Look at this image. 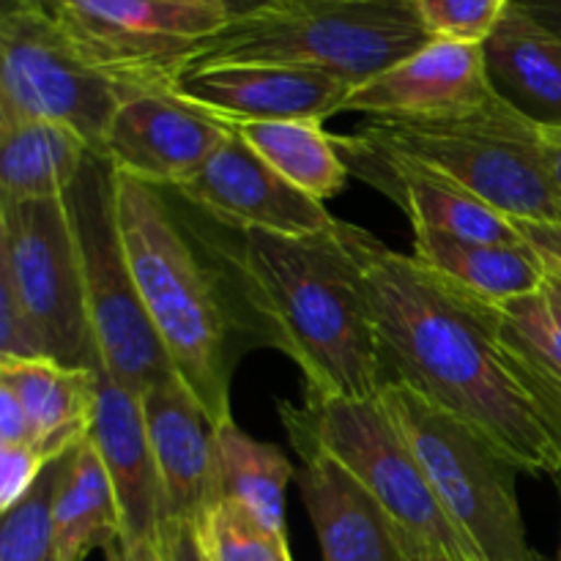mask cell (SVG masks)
<instances>
[{
  "instance_id": "1",
  "label": "cell",
  "mask_w": 561,
  "mask_h": 561,
  "mask_svg": "<svg viewBox=\"0 0 561 561\" xmlns=\"http://www.w3.org/2000/svg\"><path fill=\"white\" fill-rule=\"evenodd\" d=\"M356 261L387 378L453 414L526 474L561 471V383L515 348L502 307L337 222Z\"/></svg>"
},
{
  "instance_id": "2",
  "label": "cell",
  "mask_w": 561,
  "mask_h": 561,
  "mask_svg": "<svg viewBox=\"0 0 561 561\" xmlns=\"http://www.w3.org/2000/svg\"><path fill=\"white\" fill-rule=\"evenodd\" d=\"M340 222V219H337ZM233 272L263 340L305 376L312 398L370 400L387 381L356 261L329 233H241Z\"/></svg>"
},
{
  "instance_id": "3",
  "label": "cell",
  "mask_w": 561,
  "mask_h": 561,
  "mask_svg": "<svg viewBox=\"0 0 561 561\" xmlns=\"http://www.w3.org/2000/svg\"><path fill=\"white\" fill-rule=\"evenodd\" d=\"M164 190L115 173V211L142 310L214 425L230 420L233 316Z\"/></svg>"
},
{
  "instance_id": "4",
  "label": "cell",
  "mask_w": 561,
  "mask_h": 561,
  "mask_svg": "<svg viewBox=\"0 0 561 561\" xmlns=\"http://www.w3.org/2000/svg\"><path fill=\"white\" fill-rule=\"evenodd\" d=\"M431 38L416 0H261L197 44L184 71L225 64L294 66L356 88Z\"/></svg>"
},
{
  "instance_id": "5",
  "label": "cell",
  "mask_w": 561,
  "mask_h": 561,
  "mask_svg": "<svg viewBox=\"0 0 561 561\" xmlns=\"http://www.w3.org/2000/svg\"><path fill=\"white\" fill-rule=\"evenodd\" d=\"M356 137L378 151L436 170L507 217L561 222L542 129L499 96L460 118H367Z\"/></svg>"
},
{
  "instance_id": "6",
  "label": "cell",
  "mask_w": 561,
  "mask_h": 561,
  "mask_svg": "<svg viewBox=\"0 0 561 561\" xmlns=\"http://www.w3.org/2000/svg\"><path fill=\"white\" fill-rule=\"evenodd\" d=\"M376 398L477 561L542 559L526 537L518 466L409 383L387 378Z\"/></svg>"
},
{
  "instance_id": "7",
  "label": "cell",
  "mask_w": 561,
  "mask_h": 561,
  "mask_svg": "<svg viewBox=\"0 0 561 561\" xmlns=\"http://www.w3.org/2000/svg\"><path fill=\"white\" fill-rule=\"evenodd\" d=\"M296 453L316 449L351 471L403 535L411 561H477L433 496L420 463L378 398H312L279 403Z\"/></svg>"
},
{
  "instance_id": "8",
  "label": "cell",
  "mask_w": 561,
  "mask_h": 561,
  "mask_svg": "<svg viewBox=\"0 0 561 561\" xmlns=\"http://www.w3.org/2000/svg\"><path fill=\"white\" fill-rule=\"evenodd\" d=\"M80 250L82 285L99 365L126 387L146 392L173 376L168 354L142 310L115 211V170L91 153L64 195Z\"/></svg>"
},
{
  "instance_id": "9",
  "label": "cell",
  "mask_w": 561,
  "mask_h": 561,
  "mask_svg": "<svg viewBox=\"0 0 561 561\" xmlns=\"http://www.w3.org/2000/svg\"><path fill=\"white\" fill-rule=\"evenodd\" d=\"M93 69L129 91L173 88L197 44L236 14L228 0H33Z\"/></svg>"
},
{
  "instance_id": "10",
  "label": "cell",
  "mask_w": 561,
  "mask_h": 561,
  "mask_svg": "<svg viewBox=\"0 0 561 561\" xmlns=\"http://www.w3.org/2000/svg\"><path fill=\"white\" fill-rule=\"evenodd\" d=\"M129 93L77 55L33 0H3L0 14V121H55L102 157L104 135Z\"/></svg>"
},
{
  "instance_id": "11",
  "label": "cell",
  "mask_w": 561,
  "mask_h": 561,
  "mask_svg": "<svg viewBox=\"0 0 561 561\" xmlns=\"http://www.w3.org/2000/svg\"><path fill=\"white\" fill-rule=\"evenodd\" d=\"M0 283L42 329L66 367H102L82 285L80 250L64 197L0 203Z\"/></svg>"
},
{
  "instance_id": "12",
  "label": "cell",
  "mask_w": 561,
  "mask_h": 561,
  "mask_svg": "<svg viewBox=\"0 0 561 561\" xmlns=\"http://www.w3.org/2000/svg\"><path fill=\"white\" fill-rule=\"evenodd\" d=\"M228 137V124L181 99L173 88H146L121 102L104 135L102 157L115 173L179 192Z\"/></svg>"
},
{
  "instance_id": "13",
  "label": "cell",
  "mask_w": 561,
  "mask_h": 561,
  "mask_svg": "<svg viewBox=\"0 0 561 561\" xmlns=\"http://www.w3.org/2000/svg\"><path fill=\"white\" fill-rule=\"evenodd\" d=\"M179 195L228 228L250 233L316 236L329 233L337 219L327 203L305 195L274 173L233 129L206 168L179 190Z\"/></svg>"
},
{
  "instance_id": "14",
  "label": "cell",
  "mask_w": 561,
  "mask_h": 561,
  "mask_svg": "<svg viewBox=\"0 0 561 561\" xmlns=\"http://www.w3.org/2000/svg\"><path fill=\"white\" fill-rule=\"evenodd\" d=\"M493 99L482 44L431 38L414 55L351 88L343 113L392 121L460 118Z\"/></svg>"
},
{
  "instance_id": "15",
  "label": "cell",
  "mask_w": 561,
  "mask_h": 561,
  "mask_svg": "<svg viewBox=\"0 0 561 561\" xmlns=\"http://www.w3.org/2000/svg\"><path fill=\"white\" fill-rule=\"evenodd\" d=\"M173 91L228 126L261 121H329L343 113L351 85L294 66L225 64L184 71Z\"/></svg>"
},
{
  "instance_id": "16",
  "label": "cell",
  "mask_w": 561,
  "mask_h": 561,
  "mask_svg": "<svg viewBox=\"0 0 561 561\" xmlns=\"http://www.w3.org/2000/svg\"><path fill=\"white\" fill-rule=\"evenodd\" d=\"M88 438L96 447L118 499L121 540L157 537L164 510L142 414V392L121 383L102 367H96V394Z\"/></svg>"
},
{
  "instance_id": "17",
  "label": "cell",
  "mask_w": 561,
  "mask_h": 561,
  "mask_svg": "<svg viewBox=\"0 0 561 561\" xmlns=\"http://www.w3.org/2000/svg\"><path fill=\"white\" fill-rule=\"evenodd\" d=\"M142 414L162 488L164 520L195 524L211 499L217 425L175 373L142 392Z\"/></svg>"
},
{
  "instance_id": "18",
  "label": "cell",
  "mask_w": 561,
  "mask_h": 561,
  "mask_svg": "<svg viewBox=\"0 0 561 561\" xmlns=\"http://www.w3.org/2000/svg\"><path fill=\"white\" fill-rule=\"evenodd\" d=\"M296 474L321 561H411L403 535L373 493L329 455L305 449Z\"/></svg>"
},
{
  "instance_id": "19",
  "label": "cell",
  "mask_w": 561,
  "mask_h": 561,
  "mask_svg": "<svg viewBox=\"0 0 561 561\" xmlns=\"http://www.w3.org/2000/svg\"><path fill=\"white\" fill-rule=\"evenodd\" d=\"M488 80L504 104L540 129H561V38L510 3L482 44Z\"/></svg>"
},
{
  "instance_id": "20",
  "label": "cell",
  "mask_w": 561,
  "mask_h": 561,
  "mask_svg": "<svg viewBox=\"0 0 561 561\" xmlns=\"http://www.w3.org/2000/svg\"><path fill=\"white\" fill-rule=\"evenodd\" d=\"M0 383L20 398L33 427V449L49 463L91 433L96 367H66L55 359L0 362Z\"/></svg>"
},
{
  "instance_id": "21",
  "label": "cell",
  "mask_w": 561,
  "mask_h": 561,
  "mask_svg": "<svg viewBox=\"0 0 561 561\" xmlns=\"http://www.w3.org/2000/svg\"><path fill=\"white\" fill-rule=\"evenodd\" d=\"M411 255L438 277L491 305H507L520 296L540 294L548 279L546 263L526 241L493 244V241H460L431 230H414Z\"/></svg>"
},
{
  "instance_id": "22",
  "label": "cell",
  "mask_w": 561,
  "mask_h": 561,
  "mask_svg": "<svg viewBox=\"0 0 561 561\" xmlns=\"http://www.w3.org/2000/svg\"><path fill=\"white\" fill-rule=\"evenodd\" d=\"M91 153L85 137L55 121H0V203L64 197Z\"/></svg>"
},
{
  "instance_id": "23",
  "label": "cell",
  "mask_w": 561,
  "mask_h": 561,
  "mask_svg": "<svg viewBox=\"0 0 561 561\" xmlns=\"http://www.w3.org/2000/svg\"><path fill=\"white\" fill-rule=\"evenodd\" d=\"M55 561H85L121 540V507L91 438L64 460L53 507Z\"/></svg>"
},
{
  "instance_id": "24",
  "label": "cell",
  "mask_w": 561,
  "mask_h": 561,
  "mask_svg": "<svg viewBox=\"0 0 561 561\" xmlns=\"http://www.w3.org/2000/svg\"><path fill=\"white\" fill-rule=\"evenodd\" d=\"M294 477V466L283 449L247 436L233 416L214 427V477L208 507L214 502H239L263 524L285 531V496Z\"/></svg>"
},
{
  "instance_id": "25",
  "label": "cell",
  "mask_w": 561,
  "mask_h": 561,
  "mask_svg": "<svg viewBox=\"0 0 561 561\" xmlns=\"http://www.w3.org/2000/svg\"><path fill=\"white\" fill-rule=\"evenodd\" d=\"M274 173L327 203L343 192L348 164L340 153L337 137L327 135L321 121H261L230 126Z\"/></svg>"
},
{
  "instance_id": "26",
  "label": "cell",
  "mask_w": 561,
  "mask_h": 561,
  "mask_svg": "<svg viewBox=\"0 0 561 561\" xmlns=\"http://www.w3.org/2000/svg\"><path fill=\"white\" fill-rule=\"evenodd\" d=\"M195 526L208 561H294L288 535L239 502H214Z\"/></svg>"
},
{
  "instance_id": "27",
  "label": "cell",
  "mask_w": 561,
  "mask_h": 561,
  "mask_svg": "<svg viewBox=\"0 0 561 561\" xmlns=\"http://www.w3.org/2000/svg\"><path fill=\"white\" fill-rule=\"evenodd\" d=\"M64 458L53 460L33 491L3 513L0 526V561H55L53 507Z\"/></svg>"
},
{
  "instance_id": "28",
  "label": "cell",
  "mask_w": 561,
  "mask_h": 561,
  "mask_svg": "<svg viewBox=\"0 0 561 561\" xmlns=\"http://www.w3.org/2000/svg\"><path fill=\"white\" fill-rule=\"evenodd\" d=\"M502 327L515 348L524 351L553 381L561 383V307L546 290L507 301Z\"/></svg>"
},
{
  "instance_id": "29",
  "label": "cell",
  "mask_w": 561,
  "mask_h": 561,
  "mask_svg": "<svg viewBox=\"0 0 561 561\" xmlns=\"http://www.w3.org/2000/svg\"><path fill=\"white\" fill-rule=\"evenodd\" d=\"M513 0H416L433 38L485 44Z\"/></svg>"
},
{
  "instance_id": "30",
  "label": "cell",
  "mask_w": 561,
  "mask_h": 561,
  "mask_svg": "<svg viewBox=\"0 0 561 561\" xmlns=\"http://www.w3.org/2000/svg\"><path fill=\"white\" fill-rule=\"evenodd\" d=\"M36 359H53L47 340L9 285L0 283V362Z\"/></svg>"
},
{
  "instance_id": "31",
  "label": "cell",
  "mask_w": 561,
  "mask_h": 561,
  "mask_svg": "<svg viewBox=\"0 0 561 561\" xmlns=\"http://www.w3.org/2000/svg\"><path fill=\"white\" fill-rule=\"evenodd\" d=\"M49 460L27 444H0V513L25 499Z\"/></svg>"
},
{
  "instance_id": "32",
  "label": "cell",
  "mask_w": 561,
  "mask_h": 561,
  "mask_svg": "<svg viewBox=\"0 0 561 561\" xmlns=\"http://www.w3.org/2000/svg\"><path fill=\"white\" fill-rule=\"evenodd\" d=\"M164 561H208L192 520H164L157 531Z\"/></svg>"
},
{
  "instance_id": "33",
  "label": "cell",
  "mask_w": 561,
  "mask_h": 561,
  "mask_svg": "<svg viewBox=\"0 0 561 561\" xmlns=\"http://www.w3.org/2000/svg\"><path fill=\"white\" fill-rule=\"evenodd\" d=\"M520 239L542 257L548 272L561 274V222H526L515 219Z\"/></svg>"
},
{
  "instance_id": "34",
  "label": "cell",
  "mask_w": 561,
  "mask_h": 561,
  "mask_svg": "<svg viewBox=\"0 0 561 561\" xmlns=\"http://www.w3.org/2000/svg\"><path fill=\"white\" fill-rule=\"evenodd\" d=\"M0 444H27L33 447V427L20 398L0 383Z\"/></svg>"
},
{
  "instance_id": "35",
  "label": "cell",
  "mask_w": 561,
  "mask_h": 561,
  "mask_svg": "<svg viewBox=\"0 0 561 561\" xmlns=\"http://www.w3.org/2000/svg\"><path fill=\"white\" fill-rule=\"evenodd\" d=\"M107 561H164L157 537L148 540H118L110 551H104Z\"/></svg>"
},
{
  "instance_id": "36",
  "label": "cell",
  "mask_w": 561,
  "mask_h": 561,
  "mask_svg": "<svg viewBox=\"0 0 561 561\" xmlns=\"http://www.w3.org/2000/svg\"><path fill=\"white\" fill-rule=\"evenodd\" d=\"M515 3L561 38V0H515Z\"/></svg>"
},
{
  "instance_id": "37",
  "label": "cell",
  "mask_w": 561,
  "mask_h": 561,
  "mask_svg": "<svg viewBox=\"0 0 561 561\" xmlns=\"http://www.w3.org/2000/svg\"><path fill=\"white\" fill-rule=\"evenodd\" d=\"M542 151H546L548 173L561 201V129H542Z\"/></svg>"
},
{
  "instance_id": "38",
  "label": "cell",
  "mask_w": 561,
  "mask_h": 561,
  "mask_svg": "<svg viewBox=\"0 0 561 561\" xmlns=\"http://www.w3.org/2000/svg\"><path fill=\"white\" fill-rule=\"evenodd\" d=\"M546 290L548 296H551L553 301L561 307V274L559 272H548V279H546Z\"/></svg>"
},
{
  "instance_id": "39",
  "label": "cell",
  "mask_w": 561,
  "mask_h": 561,
  "mask_svg": "<svg viewBox=\"0 0 561 561\" xmlns=\"http://www.w3.org/2000/svg\"><path fill=\"white\" fill-rule=\"evenodd\" d=\"M553 482H557V491H559V499H561V471L553 474Z\"/></svg>"
},
{
  "instance_id": "40",
  "label": "cell",
  "mask_w": 561,
  "mask_h": 561,
  "mask_svg": "<svg viewBox=\"0 0 561 561\" xmlns=\"http://www.w3.org/2000/svg\"><path fill=\"white\" fill-rule=\"evenodd\" d=\"M553 561H561V535H559V548H557V557H553Z\"/></svg>"
},
{
  "instance_id": "41",
  "label": "cell",
  "mask_w": 561,
  "mask_h": 561,
  "mask_svg": "<svg viewBox=\"0 0 561 561\" xmlns=\"http://www.w3.org/2000/svg\"><path fill=\"white\" fill-rule=\"evenodd\" d=\"M537 561H546V559H537Z\"/></svg>"
}]
</instances>
